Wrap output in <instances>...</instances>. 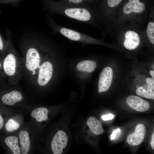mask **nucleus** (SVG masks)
Listing matches in <instances>:
<instances>
[{
	"mask_svg": "<svg viewBox=\"0 0 154 154\" xmlns=\"http://www.w3.org/2000/svg\"><path fill=\"white\" fill-rule=\"evenodd\" d=\"M146 132V129L144 125L142 124H138L135 127L134 132L127 136V142L132 146L139 145L143 141Z\"/></svg>",
	"mask_w": 154,
	"mask_h": 154,
	"instance_id": "nucleus-12",
	"label": "nucleus"
},
{
	"mask_svg": "<svg viewBox=\"0 0 154 154\" xmlns=\"http://www.w3.org/2000/svg\"><path fill=\"white\" fill-rule=\"evenodd\" d=\"M154 12H149L148 20L145 29V38L152 44H154Z\"/></svg>",
	"mask_w": 154,
	"mask_h": 154,
	"instance_id": "nucleus-14",
	"label": "nucleus"
},
{
	"mask_svg": "<svg viewBox=\"0 0 154 154\" xmlns=\"http://www.w3.org/2000/svg\"><path fill=\"white\" fill-rule=\"evenodd\" d=\"M21 0H0V4H12L13 5H17Z\"/></svg>",
	"mask_w": 154,
	"mask_h": 154,
	"instance_id": "nucleus-21",
	"label": "nucleus"
},
{
	"mask_svg": "<svg viewBox=\"0 0 154 154\" xmlns=\"http://www.w3.org/2000/svg\"><path fill=\"white\" fill-rule=\"evenodd\" d=\"M136 92L137 94L139 96L149 99H154V96L150 94L143 86L137 88Z\"/></svg>",
	"mask_w": 154,
	"mask_h": 154,
	"instance_id": "nucleus-18",
	"label": "nucleus"
},
{
	"mask_svg": "<svg viewBox=\"0 0 154 154\" xmlns=\"http://www.w3.org/2000/svg\"><path fill=\"white\" fill-rule=\"evenodd\" d=\"M18 132L3 134L0 137V146L6 153L21 154Z\"/></svg>",
	"mask_w": 154,
	"mask_h": 154,
	"instance_id": "nucleus-6",
	"label": "nucleus"
},
{
	"mask_svg": "<svg viewBox=\"0 0 154 154\" xmlns=\"http://www.w3.org/2000/svg\"><path fill=\"white\" fill-rule=\"evenodd\" d=\"M150 74L153 78L154 79V71L153 70H151L150 71Z\"/></svg>",
	"mask_w": 154,
	"mask_h": 154,
	"instance_id": "nucleus-25",
	"label": "nucleus"
},
{
	"mask_svg": "<svg viewBox=\"0 0 154 154\" xmlns=\"http://www.w3.org/2000/svg\"><path fill=\"white\" fill-rule=\"evenodd\" d=\"M126 102L130 107L139 112L146 111L150 107V105L149 102L136 96H129L127 98Z\"/></svg>",
	"mask_w": 154,
	"mask_h": 154,
	"instance_id": "nucleus-11",
	"label": "nucleus"
},
{
	"mask_svg": "<svg viewBox=\"0 0 154 154\" xmlns=\"http://www.w3.org/2000/svg\"><path fill=\"white\" fill-rule=\"evenodd\" d=\"M150 145L152 149H154V133L153 132L152 135L151 139L150 141Z\"/></svg>",
	"mask_w": 154,
	"mask_h": 154,
	"instance_id": "nucleus-24",
	"label": "nucleus"
},
{
	"mask_svg": "<svg viewBox=\"0 0 154 154\" xmlns=\"http://www.w3.org/2000/svg\"><path fill=\"white\" fill-rule=\"evenodd\" d=\"M3 61L1 60H0V71L2 67H3Z\"/></svg>",
	"mask_w": 154,
	"mask_h": 154,
	"instance_id": "nucleus-26",
	"label": "nucleus"
},
{
	"mask_svg": "<svg viewBox=\"0 0 154 154\" xmlns=\"http://www.w3.org/2000/svg\"><path fill=\"white\" fill-rule=\"evenodd\" d=\"M53 67L49 61L43 62L39 68L38 72V83L41 86L46 85L51 79L53 74Z\"/></svg>",
	"mask_w": 154,
	"mask_h": 154,
	"instance_id": "nucleus-9",
	"label": "nucleus"
},
{
	"mask_svg": "<svg viewBox=\"0 0 154 154\" xmlns=\"http://www.w3.org/2000/svg\"><path fill=\"white\" fill-rule=\"evenodd\" d=\"M146 82L147 84L146 90L151 94L154 96V80L150 77L146 78Z\"/></svg>",
	"mask_w": 154,
	"mask_h": 154,
	"instance_id": "nucleus-19",
	"label": "nucleus"
},
{
	"mask_svg": "<svg viewBox=\"0 0 154 154\" xmlns=\"http://www.w3.org/2000/svg\"><path fill=\"white\" fill-rule=\"evenodd\" d=\"M114 117V115L111 114H109L107 115H103L102 116V118L104 120H108L113 119Z\"/></svg>",
	"mask_w": 154,
	"mask_h": 154,
	"instance_id": "nucleus-23",
	"label": "nucleus"
},
{
	"mask_svg": "<svg viewBox=\"0 0 154 154\" xmlns=\"http://www.w3.org/2000/svg\"><path fill=\"white\" fill-rule=\"evenodd\" d=\"M18 112L19 111L15 108L0 104V137L3 134L4 126L7 119Z\"/></svg>",
	"mask_w": 154,
	"mask_h": 154,
	"instance_id": "nucleus-13",
	"label": "nucleus"
},
{
	"mask_svg": "<svg viewBox=\"0 0 154 154\" xmlns=\"http://www.w3.org/2000/svg\"><path fill=\"white\" fill-rule=\"evenodd\" d=\"M49 15L56 14L89 24L100 23L98 11L88 6L65 3L54 0H37Z\"/></svg>",
	"mask_w": 154,
	"mask_h": 154,
	"instance_id": "nucleus-1",
	"label": "nucleus"
},
{
	"mask_svg": "<svg viewBox=\"0 0 154 154\" xmlns=\"http://www.w3.org/2000/svg\"><path fill=\"white\" fill-rule=\"evenodd\" d=\"M23 114L18 112L10 116L5 123L3 134H8L18 132L25 122Z\"/></svg>",
	"mask_w": 154,
	"mask_h": 154,
	"instance_id": "nucleus-7",
	"label": "nucleus"
},
{
	"mask_svg": "<svg viewBox=\"0 0 154 154\" xmlns=\"http://www.w3.org/2000/svg\"><path fill=\"white\" fill-rule=\"evenodd\" d=\"M18 133L21 154H34L38 148L40 135L31 121L24 122Z\"/></svg>",
	"mask_w": 154,
	"mask_h": 154,
	"instance_id": "nucleus-4",
	"label": "nucleus"
},
{
	"mask_svg": "<svg viewBox=\"0 0 154 154\" xmlns=\"http://www.w3.org/2000/svg\"><path fill=\"white\" fill-rule=\"evenodd\" d=\"M1 11L0 10V13ZM9 44V40H5L2 37L0 32V52L2 56H4L6 54Z\"/></svg>",
	"mask_w": 154,
	"mask_h": 154,
	"instance_id": "nucleus-17",
	"label": "nucleus"
},
{
	"mask_svg": "<svg viewBox=\"0 0 154 154\" xmlns=\"http://www.w3.org/2000/svg\"><path fill=\"white\" fill-rule=\"evenodd\" d=\"M104 34H108L121 41L124 47L133 50L139 46L143 38H145V29L131 23L111 24L107 26Z\"/></svg>",
	"mask_w": 154,
	"mask_h": 154,
	"instance_id": "nucleus-2",
	"label": "nucleus"
},
{
	"mask_svg": "<svg viewBox=\"0 0 154 154\" xmlns=\"http://www.w3.org/2000/svg\"><path fill=\"white\" fill-rule=\"evenodd\" d=\"M113 71L111 68L107 67L102 70L99 76L98 87L102 92L107 91L111 85Z\"/></svg>",
	"mask_w": 154,
	"mask_h": 154,
	"instance_id": "nucleus-10",
	"label": "nucleus"
},
{
	"mask_svg": "<svg viewBox=\"0 0 154 154\" xmlns=\"http://www.w3.org/2000/svg\"><path fill=\"white\" fill-rule=\"evenodd\" d=\"M97 67V64L94 61L84 60L79 62L76 66L77 70L80 71L87 72H93Z\"/></svg>",
	"mask_w": 154,
	"mask_h": 154,
	"instance_id": "nucleus-16",
	"label": "nucleus"
},
{
	"mask_svg": "<svg viewBox=\"0 0 154 154\" xmlns=\"http://www.w3.org/2000/svg\"><path fill=\"white\" fill-rule=\"evenodd\" d=\"M85 1V2L87 4V2H88L90 1V0H84Z\"/></svg>",
	"mask_w": 154,
	"mask_h": 154,
	"instance_id": "nucleus-28",
	"label": "nucleus"
},
{
	"mask_svg": "<svg viewBox=\"0 0 154 154\" xmlns=\"http://www.w3.org/2000/svg\"><path fill=\"white\" fill-rule=\"evenodd\" d=\"M121 132V129L119 128H117L115 129H113V131L110 135V140H112L116 138L117 137V136L120 134Z\"/></svg>",
	"mask_w": 154,
	"mask_h": 154,
	"instance_id": "nucleus-22",
	"label": "nucleus"
},
{
	"mask_svg": "<svg viewBox=\"0 0 154 154\" xmlns=\"http://www.w3.org/2000/svg\"><path fill=\"white\" fill-rule=\"evenodd\" d=\"M68 138L65 132L58 131L52 138L50 144L51 151L54 154H61L65 148L68 142Z\"/></svg>",
	"mask_w": 154,
	"mask_h": 154,
	"instance_id": "nucleus-8",
	"label": "nucleus"
},
{
	"mask_svg": "<svg viewBox=\"0 0 154 154\" xmlns=\"http://www.w3.org/2000/svg\"><path fill=\"white\" fill-rule=\"evenodd\" d=\"M102 92V90H101L99 89L98 90V93H101Z\"/></svg>",
	"mask_w": 154,
	"mask_h": 154,
	"instance_id": "nucleus-27",
	"label": "nucleus"
},
{
	"mask_svg": "<svg viewBox=\"0 0 154 154\" xmlns=\"http://www.w3.org/2000/svg\"><path fill=\"white\" fill-rule=\"evenodd\" d=\"M58 1L68 4L88 6L84 0H59Z\"/></svg>",
	"mask_w": 154,
	"mask_h": 154,
	"instance_id": "nucleus-20",
	"label": "nucleus"
},
{
	"mask_svg": "<svg viewBox=\"0 0 154 154\" xmlns=\"http://www.w3.org/2000/svg\"><path fill=\"white\" fill-rule=\"evenodd\" d=\"M87 124L91 132L96 135L102 134L104 129L101 122L96 117L93 116L90 117L87 120Z\"/></svg>",
	"mask_w": 154,
	"mask_h": 154,
	"instance_id": "nucleus-15",
	"label": "nucleus"
},
{
	"mask_svg": "<svg viewBox=\"0 0 154 154\" xmlns=\"http://www.w3.org/2000/svg\"><path fill=\"white\" fill-rule=\"evenodd\" d=\"M0 104L26 113L28 107L22 92L17 90H8L0 87Z\"/></svg>",
	"mask_w": 154,
	"mask_h": 154,
	"instance_id": "nucleus-5",
	"label": "nucleus"
},
{
	"mask_svg": "<svg viewBox=\"0 0 154 154\" xmlns=\"http://www.w3.org/2000/svg\"><path fill=\"white\" fill-rule=\"evenodd\" d=\"M149 12L140 0H128L121 9L115 21L112 24L131 23L145 29Z\"/></svg>",
	"mask_w": 154,
	"mask_h": 154,
	"instance_id": "nucleus-3",
	"label": "nucleus"
}]
</instances>
